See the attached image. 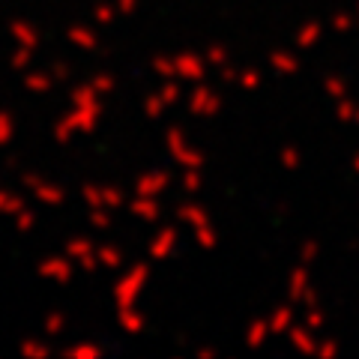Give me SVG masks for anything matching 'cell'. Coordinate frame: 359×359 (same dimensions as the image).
Listing matches in <instances>:
<instances>
[{
    "label": "cell",
    "instance_id": "obj_1",
    "mask_svg": "<svg viewBox=\"0 0 359 359\" xmlns=\"http://www.w3.org/2000/svg\"><path fill=\"white\" fill-rule=\"evenodd\" d=\"M165 141H168V150H171L174 162H180L183 168H201L204 165V156H201L198 150H192V144L183 138V132L180 129H168Z\"/></svg>",
    "mask_w": 359,
    "mask_h": 359
},
{
    "label": "cell",
    "instance_id": "obj_2",
    "mask_svg": "<svg viewBox=\"0 0 359 359\" xmlns=\"http://www.w3.org/2000/svg\"><path fill=\"white\" fill-rule=\"evenodd\" d=\"M141 282H147V266L144 264H138L123 282H117V302L123 309L135 302V297H138V290H141Z\"/></svg>",
    "mask_w": 359,
    "mask_h": 359
},
{
    "label": "cell",
    "instance_id": "obj_3",
    "mask_svg": "<svg viewBox=\"0 0 359 359\" xmlns=\"http://www.w3.org/2000/svg\"><path fill=\"white\" fill-rule=\"evenodd\" d=\"M25 186L33 189V195H36L39 201H45V204H63V192L57 186H48V183H42L39 177H33V174H25Z\"/></svg>",
    "mask_w": 359,
    "mask_h": 359
},
{
    "label": "cell",
    "instance_id": "obj_4",
    "mask_svg": "<svg viewBox=\"0 0 359 359\" xmlns=\"http://www.w3.org/2000/svg\"><path fill=\"white\" fill-rule=\"evenodd\" d=\"M39 273H42L45 278H51V282L66 285V282L72 278V264L60 261V257H51V261H42V264H39Z\"/></svg>",
    "mask_w": 359,
    "mask_h": 359
},
{
    "label": "cell",
    "instance_id": "obj_5",
    "mask_svg": "<svg viewBox=\"0 0 359 359\" xmlns=\"http://www.w3.org/2000/svg\"><path fill=\"white\" fill-rule=\"evenodd\" d=\"M174 69H177V75L198 81V78L204 75V60L195 57V54H189V51H183V54H180V57L174 60Z\"/></svg>",
    "mask_w": 359,
    "mask_h": 359
},
{
    "label": "cell",
    "instance_id": "obj_6",
    "mask_svg": "<svg viewBox=\"0 0 359 359\" xmlns=\"http://www.w3.org/2000/svg\"><path fill=\"white\" fill-rule=\"evenodd\" d=\"M290 297H294V299H306L309 306L314 302V290H309V273H306V266H297L294 273H290Z\"/></svg>",
    "mask_w": 359,
    "mask_h": 359
},
{
    "label": "cell",
    "instance_id": "obj_7",
    "mask_svg": "<svg viewBox=\"0 0 359 359\" xmlns=\"http://www.w3.org/2000/svg\"><path fill=\"white\" fill-rule=\"evenodd\" d=\"M189 108H192L198 117H212L219 111V99L212 96L210 90H198V93L189 99Z\"/></svg>",
    "mask_w": 359,
    "mask_h": 359
},
{
    "label": "cell",
    "instance_id": "obj_8",
    "mask_svg": "<svg viewBox=\"0 0 359 359\" xmlns=\"http://www.w3.org/2000/svg\"><path fill=\"white\" fill-rule=\"evenodd\" d=\"M168 186V174L165 171H153V174H144L138 180V195H156V192H162V189Z\"/></svg>",
    "mask_w": 359,
    "mask_h": 359
},
{
    "label": "cell",
    "instance_id": "obj_9",
    "mask_svg": "<svg viewBox=\"0 0 359 359\" xmlns=\"http://www.w3.org/2000/svg\"><path fill=\"white\" fill-rule=\"evenodd\" d=\"M174 243H177V231H174V228L162 231L159 237H156V243L150 245V257H156V261H162L165 255H171V252H174Z\"/></svg>",
    "mask_w": 359,
    "mask_h": 359
},
{
    "label": "cell",
    "instance_id": "obj_10",
    "mask_svg": "<svg viewBox=\"0 0 359 359\" xmlns=\"http://www.w3.org/2000/svg\"><path fill=\"white\" fill-rule=\"evenodd\" d=\"M66 249H69V255H75V257H81V266L84 269H96V252L90 249V243L87 240H69V245H66Z\"/></svg>",
    "mask_w": 359,
    "mask_h": 359
},
{
    "label": "cell",
    "instance_id": "obj_11",
    "mask_svg": "<svg viewBox=\"0 0 359 359\" xmlns=\"http://www.w3.org/2000/svg\"><path fill=\"white\" fill-rule=\"evenodd\" d=\"M132 212L138 219H144V222H153V219H159V204H156V201H147V195H138V201H135L132 204Z\"/></svg>",
    "mask_w": 359,
    "mask_h": 359
},
{
    "label": "cell",
    "instance_id": "obj_12",
    "mask_svg": "<svg viewBox=\"0 0 359 359\" xmlns=\"http://www.w3.org/2000/svg\"><path fill=\"white\" fill-rule=\"evenodd\" d=\"M69 39H72V42H78V45H81L84 51L96 48V33L90 30V27H81V25H78V27H72V30H69Z\"/></svg>",
    "mask_w": 359,
    "mask_h": 359
},
{
    "label": "cell",
    "instance_id": "obj_13",
    "mask_svg": "<svg viewBox=\"0 0 359 359\" xmlns=\"http://www.w3.org/2000/svg\"><path fill=\"white\" fill-rule=\"evenodd\" d=\"M269 63H273V69H278L282 75L297 72V57H290V54H285V51H276L273 57H269Z\"/></svg>",
    "mask_w": 359,
    "mask_h": 359
},
{
    "label": "cell",
    "instance_id": "obj_14",
    "mask_svg": "<svg viewBox=\"0 0 359 359\" xmlns=\"http://www.w3.org/2000/svg\"><path fill=\"white\" fill-rule=\"evenodd\" d=\"M290 341H294V347L299 353H314L318 351V344H314V339L306 330H290Z\"/></svg>",
    "mask_w": 359,
    "mask_h": 359
},
{
    "label": "cell",
    "instance_id": "obj_15",
    "mask_svg": "<svg viewBox=\"0 0 359 359\" xmlns=\"http://www.w3.org/2000/svg\"><path fill=\"white\" fill-rule=\"evenodd\" d=\"M13 30H15V36H18L21 42H25V48H27V51H33V48H36V45H39L36 30H33V27L27 25V21H18V25H15Z\"/></svg>",
    "mask_w": 359,
    "mask_h": 359
},
{
    "label": "cell",
    "instance_id": "obj_16",
    "mask_svg": "<svg viewBox=\"0 0 359 359\" xmlns=\"http://www.w3.org/2000/svg\"><path fill=\"white\" fill-rule=\"evenodd\" d=\"M266 332H269V323L266 320H255L249 327V335H245V341H249V347H261L266 341Z\"/></svg>",
    "mask_w": 359,
    "mask_h": 359
},
{
    "label": "cell",
    "instance_id": "obj_17",
    "mask_svg": "<svg viewBox=\"0 0 359 359\" xmlns=\"http://www.w3.org/2000/svg\"><path fill=\"white\" fill-rule=\"evenodd\" d=\"M25 87L30 90V93H45V90L51 87V78H48V72H30L25 78Z\"/></svg>",
    "mask_w": 359,
    "mask_h": 359
},
{
    "label": "cell",
    "instance_id": "obj_18",
    "mask_svg": "<svg viewBox=\"0 0 359 359\" xmlns=\"http://www.w3.org/2000/svg\"><path fill=\"white\" fill-rule=\"evenodd\" d=\"M318 36H320V25L318 21H309V25L297 33V45L299 48H309L311 42H318Z\"/></svg>",
    "mask_w": 359,
    "mask_h": 359
},
{
    "label": "cell",
    "instance_id": "obj_19",
    "mask_svg": "<svg viewBox=\"0 0 359 359\" xmlns=\"http://www.w3.org/2000/svg\"><path fill=\"white\" fill-rule=\"evenodd\" d=\"M96 261H102V266H120L123 252L114 245H102V249H96Z\"/></svg>",
    "mask_w": 359,
    "mask_h": 359
},
{
    "label": "cell",
    "instance_id": "obj_20",
    "mask_svg": "<svg viewBox=\"0 0 359 359\" xmlns=\"http://www.w3.org/2000/svg\"><path fill=\"white\" fill-rule=\"evenodd\" d=\"M180 219L189 222V224H195V228H201V224H207V212L201 210V207H180Z\"/></svg>",
    "mask_w": 359,
    "mask_h": 359
},
{
    "label": "cell",
    "instance_id": "obj_21",
    "mask_svg": "<svg viewBox=\"0 0 359 359\" xmlns=\"http://www.w3.org/2000/svg\"><path fill=\"white\" fill-rule=\"evenodd\" d=\"M120 323L126 327L129 332H138V330H144V318H138V314L132 311V306H126L120 311Z\"/></svg>",
    "mask_w": 359,
    "mask_h": 359
},
{
    "label": "cell",
    "instance_id": "obj_22",
    "mask_svg": "<svg viewBox=\"0 0 359 359\" xmlns=\"http://www.w3.org/2000/svg\"><path fill=\"white\" fill-rule=\"evenodd\" d=\"M63 356H102L99 344H78V347H66Z\"/></svg>",
    "mask_w": 359,
    "mask_h": 359
},
{
    "label": "cell",
    "instance_id": "obj_23",
    "mask_svg": "<svg viewBox=\"0 0 359 359\" xmlns=\"http://www.w3.org/2000/svg\"><path fill=\"white\" fill-rule=\"evenodd\" d=\"M21 353L25 356H36V359H45L51 353V347L48 344H42V341H25L21 344Z\"/></svg>",
    "mask_w": 359,
    "mask_h": 359
},
{
    "label": "cell",
    "instance_id": "obj_24",
    "mask_svg": "<svg viewBox=\"0 0 359 359\" xmlns=\"http://www.w3.org/2000/svg\"><path fill=\"white\" fill-rule=\"evenodd\" d=\"M63 323H66L63 314H60V311H51L48 318H45V332H48V335H57V332L63 330Z\"/></svg>",
    "mask_w": 359,
    "mask_h": 359
},
{
    "label": "cell",
    "instance_id": "obj_25",
    "mask_svg": "<svg viewBox=\"0 0 359 359\" xmlns=\"http://www.w3.org/2000/svg\"><path fill=\"white\" fill-rule=\"evenodd\" d=\"M285 327H290V309H278L276 318H273V323H269V330L285 332Z\"/></svg>",
    "mask_w": 359,
    "mask_h": 359
},
{
    "label": "cell",
    "instance_id": "obj_26",
    "mask_svg": "<svg viewBox=\"0 0 359 359\" xmlns=\"http://www.w3.org/2000/svg\"><path fill=\"white\" fill-rule=\"evenodd\" d=\"M90 87L96 90V96H99V93H108V90H114V78H111V75H99V78H93V81H90Z\"/></svg>",
    "mask_w": 359,
    "mask_h": 359
},
{
    "label": "cell",
    "instance_id": "obj_27",
    "mask_svg": "<svg viewBox=\"0 0 359 359\" xmlns=\"http://www.w3.org/2000/svg\"><path fill=\"white\" fill-rule=\"evenodd\" d=\"M153 69L159 72L162 78H171V75H177V69H174V60H165V57H156V60H153Z\"/></svg>",
    "mask_w": 359,
    "mask_h": 359
},
{
    "label": "cell",
    "instance_id": "obj_28",
    "mask_svg": "<svg viewBox=\"0 0 359 359\" xmlns=\"http://www.w3.org/2000/svg\"><path fill=\"white\" fill-rule=\"evenodd\" d=\"M198 243L204 245V249H212V245H216L219 240H216V233H212L207 224H201V228H198Z\"/></svg>",
    "mask_w": 359,
    "mask_h": 359
},
{
    "label": "cell",
    "instance_id": "obj_29",
    "mask_svg": "<svg viewBox=\"0 0 359 359\" xmlns=\"http://www.w3.org/2000/svg\"><path fill=\"white\" fill-rule=\"evenodd\" d=\"M162 105H165V102H162V96H150L147 102H144V111H147V117L156 120V117L162 114Z\"/></svg>",
    "mask_w": 359,
    "mask_h": 359
},
{
    "label": "cell",
    "instance_id": "obj_30",
    "mask_svg": "<svg viewBox=\"0 0 359 359\" xmlns=\"http://www.w3.org/2000/svg\"><path fill=\"white\" fill-rule=\"evenodd\" d=\"M120 207L123 204V192H117V189H102V207Z\"/></svg>",
    "mask_w": 359,
    "mask_h": 359
},
{
    "label": "cell",
    "instance_id": "obj_31",
    "mask_svg": "<svg viewBox=\"0 0 359 359\" xmlns=\"http://www.w3.org/2000/svg\"><path fill=\"white\" fill-rule=\"evenodd\" d=\"M183 186L189 189V192H198V189H201V177H198V168H189V174H186V180H183Z\"/></svg>",
    "mask_w": 359,
    "mask_h": 359
},
{
    "label": "cell",
    "instance_id": "obj_32",
    "mask_svg": "<svg viewBox=\"0 0 359 359\" xmlns=\"http://www.w3.org/2000/svg\"><path fill=\"white\" fill-rule=\"evenodd\" d=\"M90 222H93V224H96V228H108V224H111V219H108V212H105L102 207H96L93 212H90Z\"/></svg>",
    "mask_w": 359,
    "mask_h": 359
},
{
    "label": "cell",
    "instance_id": "obj_33",
    "mask_svg": "<svg viewBox=\"0 0 359 359\" xmlns=\"http://www.w3.org/2000/svg\"><path fill=\"white\" fill-rule=\"evenodd\" d=\"M282 162L290 168V171H294V168L299 165V153L294 150V147H287V150H282Z\"/></svg>",
    "mask_w": 359,
    "mask_h": 359
},
{
    "label": "cell",
    "instance_id": "obj_34",
    "mask_svg": "<svg viewBox=\"0 0 359 359\" xmlns=\"http://www.w3.org/2000/svg\"><path fill=\"white\" fill-rule=\"evenodd\" d=\"M159 96H162V102H165V105H171V102H177V96H180V87H177V84H168V87L162 90Z\"/></svg>",
    "mask_w": 359,
    "mask_h": 359
},
{
    "label": "cell",
    "instance_id": "obj_35",
    "mask_svg": "<svg viewBox=\"0 0 359 359\" xmlns=\"http://www.w3.org/2000/svg\"><path fill=\"white\" fill-rule=\"evenodd\" d=\"M339 117H341V120H351V117H356V108H353L351 102H347L344 96H341V102H339Z\"/></svg>",
    "mask_w": 359,
    "mask_h": 359
},
{
    "label": "cell",
    "instance_id": "obj_36",
    "mask_svg": "<svg viewBox=\"0 0 359 359\" xmlns=\"http://www.w3.org/2000/svg\"><path fill=\"white\" fill-rule=\"evenodd\" d=\"M327 90H330L335 99H341V96H344V84H341V81H335V78H327Z\"/></svg>",
    "mask_w": 359,
    "mask_h": 359
},
{
    "label": "cell",
    "instance_id": "obj_37",
    "mask_svg": "<svg viewBox=\"0 0 359 359\" xmlns=\"http://www.w3.org/2000/svg\"><path fill=\"white\" fill-rule=\"evenodd\" d=\"M207 57H210L212 63H224V48H222V45H210Z\"/></svg>",
    "mask_w": 359,
    "mask_h": 359
},
{
    "label": "cell",
    "instance_id": "obj_38",
    "mask_svg": "<svg viewBox=\"0 0 359 359\" xmlns=\"http://www.w3.org/2000/svg\"><path fill=\"white\" fill-rule=\"evenodd\" d=\"M240 81H243V87H257V84H261V75H257V72H245L243 78H240Z\"/></svg>",
    "mask_w": 359,
    "mask_h": 359
},
{
    "label": "cell",
    "instance_id": "obj_39",
    "mask_svg": "<svg viewBox=\"0 0 359 359\" xmlns=\"http://www.w3.org/2000/svg\"><path fill=\"white\" fill-rule=\"evenodd\" d=\"M96 18L102 21V25H111V18H114V13H111L108 6H96Z\"/></svg>",
    "mask_w": 359,
    "mask_h": 359
},
{
    "label": "cell",
    "instance_id": "obj_40",
    "mask_svg": "<svg viewBox=\"0 0 359 359\" xmlns=\"http://www.w3.org/2000/svg\"><path fill=\"white\" fill-rule=\"evenodd\" d=\"M332 27L335 30H347V27H351V18H347V15H335L332 18Z\"/></svg>",
    "mask_w": 359,
    "mask_h": 359
},
{
    "label": "cell",
    "instance_id": "obj_41",
    "mask_svg": "<svg viewBox=\"0 0 359 359\" xmlns=\"http://www.w3.org/2000/svg\"><path fill=\"white\" fill-rule=\"evenodd\" d=\"M309 323H311V327H320V323H323L320 309H309Z\"/></svg>",
    "mask_w": 359,
    "mask_h": 359
},
{
    "label": "cell",
    "instance_id": "obj_42",
    "mask_svg": "<svg viewBox=\"0 0 359 359\" xmlns=\"http://www.w3.org/2000/svg\"><path fill=\"white\" fill-rule=\"evenodd\" d=\"M18 224H21V228H25V231H30L33 228V212H21V219H18Z\"/></svg>",
    "mask_w": 359,
    "mask_h": 359
},
{
    "label": "cell",
    "instance_id": "obj_43",
    "mask_svg": "<svg viewBox=\"0 0 359 359\" xmlns=\"http://www.w3.org/2000/svg\"><path fill=\"white\" fill-rule=\"evenodd\" d=\"M318 353H320V356H332V353H339V344H335V341H327Z\"/></svg>",
    "mask_w": 359,
    "mask_h": 359
},
{
    "label": "cell",
    "instance_id": "obj_44",
    "mask_svg": "<svg viewBox=\"0 0 359 359\" xmlns=\"http://www.w3.org/2000/svg\"><path fill=\"white\" fill-rule=\"evenodd\" d=\"M117 6H120V13H132V9H135V0H117Z\"/></svg>",
    "mask_w": 359,
    "mask_h": 359
},
{
    "label": "cell",
    "instance_id": "obj_45",
    "mask_svg": "<svg viewBox=\"0 0 359 359\" xmlns=\"http://www.w3.org/2000/svg\"><path fill=\"white\" fill-rule=\"evenodd\" d=\"M353 171L359 174V156H356V159H353Z\"/></svg>",
    "mask_w": 359,
    "mask_h": 359
},
{
    "label": "cell",
    "instance_id": "obj_46",
    "mask_svg": "<svg viewBox=\"0 0 359 359\" xmlns=\"http://www.w3.org/2000/svg\"><path fill=\"white\" fill-rule=\"evenodd\" d=\"M356 120H359V108H356Z\"/></svg>",
    "mask_w": 359,
    "mask_h": 359
}]
</instances>
